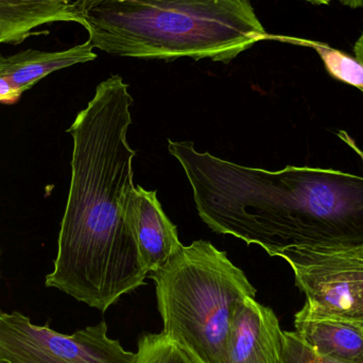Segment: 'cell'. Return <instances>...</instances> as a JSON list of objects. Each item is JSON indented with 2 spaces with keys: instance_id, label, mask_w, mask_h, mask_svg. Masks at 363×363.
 Instances as JSON below:
<instances>
[{
  "instance_id": "cell-1",
  "label": "cell",
  "mask_w": 363,
  "mask_h": 363,
  "mask_svg": "<svg viewBox=\"0 0 363 363\" xmlns=\"http://www.w3.org/2000/svg\"><path fill=\"white\" fill-rule=\"evenodd\" d=\"M132 104L129 85L110 77L67 130L74 140L69 194L45 281L101 313L148 277L125 219L136 155L127 140Z\"/></svg>"
},
{
  "instance_id": "cell-2",
  "label": "cell",
  "mask_w": 363,
  "mask_h": 363,
  "mask_svg": "<svg viewBox=\"0 0 363 363\" xmlns=\"http://www.w3.org/2000/svg\"><path fill=\"white\" fill-rule=\"evenodd\" d=\"M201 219L213 232L257 245L270 256L298 250H363V177L286 166L245 167L169 140Z\"/></svg>"
},
{
  "instance_id": "cell-3",
  "label": "cell",
  "mask_w": 363,
  "mask_h": 363,
  "mask_svg": "<svg viewBox=\"0 0 363 363\" xmlns=\"http://www.w3.org/2000/svg\"><path fill=\"white\" fill-rule=\"evenodd\" d=\"M76 23L94 48L117 57H191L228 63L269 34L249 0H74Z\"/></svg>"
},
{
  "instance_id": "cell-4",
  "label": "cell",
  "mask_w": 363,
  "mask_h": 363,
  "mask_svg": "<svg viewBox=\"0 0 363 363\" xmlns=\"http://www.w3.org/2000/svg\"><path fill=\"white\" fill-rule=\"evenodd\" d=\"M157 289L162 334L202 363H228L233 311L256 289L209 241L196 240L149 273Z\"/></svg>"
},
{
  "instance_id": "cell-5",
  "label": "cell",
  "mask_w": 363,
  "mask_h": 363,
  "mask_svg": "<svg viewBox=\"0 0 363 363\" xmlns=\"http://www.w3.org/2000/svg\"><path fill=\"white\" fill-rule=\"evenodd\" d=\"M136 353L125 351L108 336L100 322L72 335L35 325L18 311H0V363H135Z\"/></svg>"
},
{
  "instance_id": "cell-6",
  "label": "cell",
  "mask_w": 363,
  "mask_h": 363,
  "mask_svg": "<svg viewBox=\"0 0 363 363\" xmlns=\"http://www.w3.org/2000/svg\"><path fill=\"white\" fill-rule=\"evenodd\" d=\"M296 286L306 296L302 311L313 317L363 323V250L289 251Z\"/></svg>"
},
{
  "instance_id": "cell-7",
  "label": "cell",
  "mask_w": 363,
  "mask_h": 363,
  "mask_svg": "<svg viewBox=\"0 0 363 363\" xmlns=\"http://www.w3.org/2000/svg\"><path fill=\"white\" fill-rule=\"evenodd\" d=\"M125 219L148 274L165 266L183 247L177 226L166 215L155 190L134 186L128 196Z\"/></svg>"
},
{
  "instance_id": "cell-8",
  "label": "cell",
  "mask_w": 363,
  "mask_h": 363,
  "mask_svg": "<svg viewBox=\"0 0 363 363\" xmlns=\"http://www.w3.org/2000/svg\"><path fill=\"white\" fill-rule=\"evenodd\" d=\"M281 354L283 330L272 308L240 301L230 320L228 363H281Z\"/></svg>"
},
{
  "instance_id": "cell-9",
  "label": "cell",
  "mask_w": 363,
  "mask_h": 363,
  "mask_svg": "<svg viewBox=\"0 0 363 363\" xmlns=\"http://www.w3.org/2000/svg\"><path fill=\"white\" fill-rule=\"evenodd\" d=\"M91 43L62 51L27 49L9 57L0 55V104H14L25 91L52 72L97 59Z\"/></svg>"
},
{
  "instance_id": "cell-10",
  "label": "cell",
  "mask_w": 363,
  "mask_h": 363,
  "mask_svg": "<svg viewBox=\"0 0 363 363\" xmlns=\"http://www.w3.org/2000/svg\"><path fill=\"white\" fill-rule=\"evenodd\" d=\"M294 332L318 355L340 363H363V323L313 317L301 309Z\"/></svg>"
},
{
  "instance_id": "cell-11",
  "label": "cell",
  "mask_w": 363,
  "mask_h": 363,
  "mask_svg": "<svg viewBox=\"0 0 363 363\" xmlns=\"http://www.w3.org/2000/svg\"><path fill=\"white\" fill-rule=\"evenodd\" d=\"M69 0H0V44L18 45L40 26L74 21Z\"/></svg>"
},
{
  "instance_id": "cell-12",
  "label": "cell",
  "mask_w": 363,
  "mask_h": 363,
  "mask_svg": "<svg viewBox=\"0 0 363 363\" xmlns=\"http://www.w3.org/2000/svg\"><path fill=\"white\" fill-rule=\"evenodd\" d=\"M135 363H202L165 335L145 334L138 341Z\"/></svg>"
},
{
  "instance_id": "cell-13",
  "label": "cell",
  "mask_w": 363,
  "mask_h": 363,
  "mask_svg": "<svg viewBox=\"0 0 363 363\" xmlns=\"http://www.w3.org/2000/svg\"><path fill=\"white\" fill-rule=\"evenodd\" d=\"M311 47L317 51L333 78L355 86L363 93V65L357 59L323 43L313 40Z\"/></svg>"
},
{
  "instance_id": "cell-14",
  "label": "cell",
  "mask_w": 363,
  "mask_h": 363,
  "mask_svg": "<svg viewBox=\"0 0 363 363\" xmlns=\"http://www.w3.org/2000/svg\"><path fill=\"white\" fill-rule=\"evenodd\" d=\"M281 363H340L318 355L305 345L296 332H283V354Z\"/></svg>"
},
{
  "instance_id": "cell-15",
  "label": "cell",
  "mask_w": 363,
  "mask_h": 363,
  "mask_svg": "<svg viewBox=\"0 0 363 363\" xmlns=\"http://www.w3.org/2000/svg\"><path fill=\"white\" fill-rule=\"evenodd\" d=\"M354 50H355L356 59H357L363 65V33L362 34V36L358 38L357 42H356Z\"/></svg>"
},
{
  "instance_id": "cell-16",
  "label": "cell",
  "mask_w": 363,
  "mask_h": 363,
  "mask_svg": "<svg viewBox=\"0 0 363 363\" xmlns=\"http://www.w3.org/2000/svg\"><path fill=\"white\" fill-rule=\"evenodd\" d=\"M339 1L350 8H363V0H339Z\"/></svg>"
},
{
  "instance_id": "cell-17",
  "label": "cell",
  "mask_w": 363,
  "mask_h": 363,
  "mask_svg": "<svg viewBox=\"0 0 363 363\" xmlns=\"http://www.w3.org/2000/svg\"><path fill=\"white\" fill-rule=\"evenodd\" d=\"M305 1H309L311 4H328L332 0H305Z\"/></svg>"
}]
</instances>
